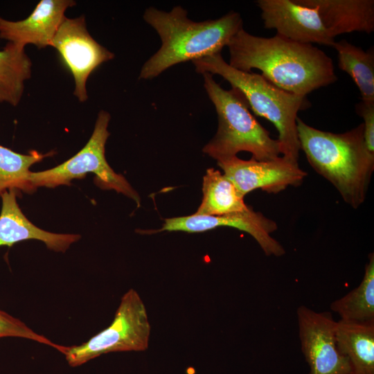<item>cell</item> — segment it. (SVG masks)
<instances>
[{"label":"cell","mask_w":374,"mask_h":374,"mask_svg":"<svg viewBox=\"0 0 374 374\" xmlns=\"http://www.w3.org/2000/svg\"><path fill=\"white\" fill-rule=\"evenodd\" d=\"M229 64L242 71L257 69L274 86L307 96L337 80L332 59L310 44L292 41L278 34L253 35L243 28L230 40Z\"/></svg>","instance_id":"1"},{"label":"cell","mask_w":374,"mask_h":374,"mask_svg":"<svg viewBox=\"0 0 374 374\" xmlns=\"http://www.w3.org/2000/svg\"><path fill=\"white\" fill-rule=\"evenodd\" d=\"M144 20L159 34L160 48L143 65L139 78L152 79L168 68L188 60L221 53L243 28L238 12L231 11L217 19L195 22L181 6L170 12L148 8Z\"/></svg>","instance_id":"2"},{"label":"cell","mask_w":374,"mask_h":374,"mask_svg":"<svg viewBox=\"0 0 374 374\" xmlns=\"http://www.w3.org/2000/svg\"><path fill=\"white\" fill-rule=\"evenodd\" d=\"M300 149L313 169L330 181L346 203L357 208L365 200L374 170V154L367 150L361 123L335 134L296 118Z\"/></svg>","instance_id":"3"},{"label":"cell","mask_w":374,"mask_h":374,"mask_svg":"<svg viewBox=\"0 0 374 374\" xmlns=\"http://www.w3.org/2000/svg\"><path fill=\"white\" fill-rule=\"evenodd\" d=\"M192 62L197 73L222 76L242 96L256 115L272 123L278 132L283 157L298 162L301 149L296 118L299 111L310 107L306 96L283 90L261 74L238 70L226 62L220 53Z\"/></svg>","instance_id":"4"},{"label":"cell","mask_w":374,"mask_h":374,"mask_svg":"<svg viewBox=\"0 0 374 374\" xmlns=\"http://www.w3.org/2000/svg\"><path fill=\"white\" fill-rule=\"evenodd\" d=\"M204 87L215 106L218 127L203 152L217 161L247 151L258 161L277 159L281 154L278 140L272 139L251 114L242 96L235 89L226 90L217 83L213 75L202 73Z\"/></svg>","instance_id":"5"},{"label":"cell","mask_w":374,"mask_h":374,"mask_svg":"<svg viewBox=\"0 0 374 374\" xmlns=\"http://www.w3.org/2000/svg\"><path fill=\"white\" fill-rule=\"evenodd\" d=\"M150 330L145 304L131 288L121 297L107 328L80 345L63 346L60 353L69 366L77 367L109 353L144 351L149 346Z\"/></svg>","instance_id":"6"},{"label":"cell","mask_w":374,"mask_h":374,"mask_svg":"<svg viewBox=\"0 0 374 374\" xmlns=\"http://www.w3.org/2000/svg\"><path fill=\"white\" fill-rule=\"evenodd\" d=\"M110 115L99 112L93 133L86 145L73 157L51 169L30 172L28 182L32 191L37 187L54 188L71 184L73 179H82L89 172L96 175V184L103 189H114L134 199L139 206L140 197L125 178L116 173L105 158V143Z\"/></svg>","instance_id":"7"},{"label":"cell","mask_w":374,"mask_h":374,"mask_svg":"<svg viewBox=\"0 0 374 374\" xmlns=\"http://www.w3.org/2000/svg\"><path fill=\"white\" fill-rule=\"evenodd\" d=\"M52 46L73 77L74 95L80 102L86 101L89 76L100 64L112 60L114 54L90 35L83 15L73 19L65 17L56 32Z\"/></svg>","instance_id":"8"},{"label":"cell","mask_w":374,"mask_h":374,"mask_svg":"<svg viewBox=\"0 0 374 374\" xmlns=\"http://www.w3.org/2000/svg\"><path fill=\"white\" fill-rule=\"evenodd\" d=\"M299 336L309 374H350L348 359L338 350L337 321L330 312H317L305 305L296 311Z\"/></svg>","instance_id":"9"},{"label":"cell","mask_w":374,"mask_h":374,"mask_svg":"<svg viewBox=\"0 0 374 374\" xmlns=\"http://www.w3.org/2000/svg\"><path fill=\"white\" fill-rule=\"evenodd\" d=\"M217 162L243 197L258 188L278 193L289 186L301 185L307 176L298 162L283 157L271 161H258L253 158L242 160L234 156Z\"/></svg>","instance_id":"10"},{"label":"cell","mask_w":374,"mask_h":374,"mask_svg":"<svg viewBox=\"0 0 374 374\" xmlns=\"http://www.w3.org/2000/svg\"><path fill=\"white\" fill-rule=\"evenodd\" d=\"M220 226L233 227L249 233L267 256L278 257L285 253L283 246L271 236V233L278 228L276 223L251 208L245 211L222 215L194 213L188 216L168 218L161 229L144 231L142 233L150 234L163 231L199 233Z\"/></svg>","instance_id":"11"},{"label":"cell","mask_w":374,"mask_h":374,"mask_svg":"<svg viewBox=\"0 0 374 374\" xmlns=\"http://www.w3.org/2000/svg\"><path fill=\"white\" fill-rule=\"evenodd\" d=\"M256 4L265 27L276 30V34L303 44L334 45L335 39L330 36L315 8L296 0H258Z\"/></svg>","instance_id":"12"},{"label":"cell","mask_w":374,"mask_h":374,"mask_svg":"<svg viewBox=\"0 0 374 374\" xmlns=\"http://www.w3.org/2000/svg\"><path fill=\"white\" fill-rule=\"evenodd\" d=\"M75 5L71 0H41L23 20L0 17V38L22 48L30 44L39 48L52 46L56 32L66 17L65 11Z\"/></svg>","instance_id":"13"},{"label":"cell","mask_w":374,"mask_h":374,"mask_svg":"<svg viewBox=\"0 0 374 374\" xmlns=\"http://www.w3.org/2000/svg\"><path fill=\"white\" fill-rule=\"evenodd\" d=\"M16 192L15 190H8L1 196L0 247H11L24 240L34 239L43 242L51 250L64 252L80 238V235L55 233L36 226L20 209Z\"/></svg>","instance_id":"14"},{"label":"cell","mask_w":374,"mask_h":374,"mask_svg":"<svg viewBox=\"0 0 374 374\" xmlns=\"http://www.w3.org/2000/svg\"><path fill=\"white\" fill-rule=\"evenodd\" d=\"M315 8L333 39L352 32L371 33L374 30L373 0H296Z\"/></svg>","instance_id":"15"},{"label":"cell","mask_w":374,"mask_h":374,"mask_svg":"<svg viewBox=\"0 0 374 374\" xmlns=\"http://www.w3.org/2000/svg\"><path fill=\"white\" fill-rule=\"evenodd\" d=\"M339 352L350 366V374H374V323L337 321Z\"/></svg>","instance_id":"16"},{"label":"cell","mask_w":374,"mask_h":374,"mask_svg":"<svg viewBox=\"0 0 374 374\" xmlns=\"http://www.w3.org/2000/svg\"><path fill=\"white\" fill-rule=\"evenodd\" d=\"M203 197L197 215H222L248 210L244 197L234 184L219 170H206L203 177Z\"/></svg>","instance_id":"17"},{"label":"cell","mask_w":374,"mask_h":374,"mask_svg":"<svg viewBox=\"0 0 374 374\" xmlns=\"http://www.w3.org/2000/svg\"><path fill=\"white\" fill-rule=\"evenodd\" d=\"M32 62L24 48L7 42L0 51V103L17 106L24 82L31 76Z\"/></svg>","instance_id":"18"},{"label":"cell","mask_w":374,"mask_h":374,"mask_svg":"<svg viewBox=\"0 0 374 374\" xmlns=\"http://www.w3.org/2000/svg\"><path fill=\"white\" fill-rule=\"evenodd\" d=\"M330 309L341 320L359 323H374V254L368 256L360 284L343 297L335 300Z\"/></svg>","instance_id":"19"},{"label":"cell","mask_w":374,"mask_h":374,"mask_svg":"<svg viewBox=\"0 0 374 374\" xmlns=\"http://www.w3.org/2000/svg\"><path fill=\"white\" fill-rule=\"evenodd\" d=\"M337 52L338 66L347 73L357 86L364 102H374V51H364L346 39L332 46Z\"/></svg>","instance_id":"20"},{"label":"cell","mask_w":374,"mask_h":374,"mask_svg":"<svg viewBox=\"0 0 374 374\" xmlns=\"http://www.w3.org/2000/svg\"><path fill=\"white\" fill-rule=\"evenodd\" d=\"M54 153L32 151L23 154L0 145V197L8 190L31 193L28 182L30 166Z\"/></svg>","instance_id":"21"},{"label":"cell","mask_w":374,"mask_h":374,"mask_svg":"<svg viewBox=\"0 0 374 374\" xmlns=\"http://www.w3.org/2000/svg\"><path fill=\"white\" fill-rule=\"evenodd\" d=\"M19 337L33 340L40 344L53 347L60 352L62 346L55 344L46 337L40 335L20 319L0 310V338Z\"/></svg>","instance_id":"22"},{"label":"cell","mask_w":374,"mask_h":374,"mask_svg":"<svg viewBox=\"0 0 374 374\" xmlns=\"http://www.w3.org/2000/svg\"><path fill=\"white\" fill-rule=\"evenodd\" d=\"M356 110L364 123V140L370 153L374 154V102L361 101L356 105Z\"/></svg>","instance_id":"23"}]
</instances>
